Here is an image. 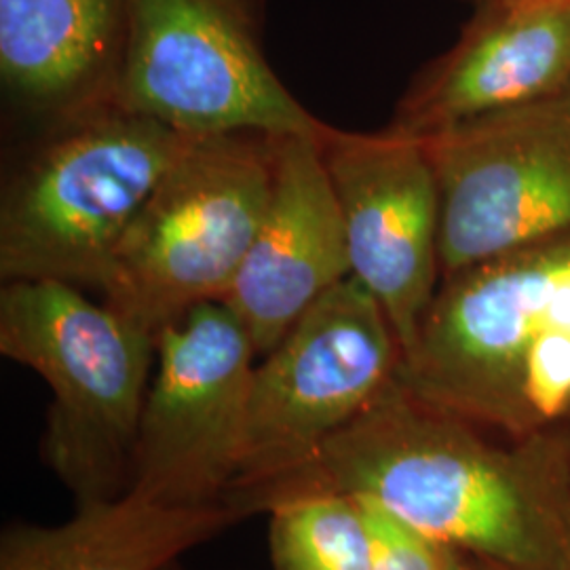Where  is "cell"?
<instances>
[{
	"mask_svg": "<svg viewBox=\"0 0 570 570\" xmlns=\"http://www.w3.org/2000/svg\"><path fill=\"white\" fill-rule=\"evenodd\" d=\"M155 343L127 492L178 508L223 503L244 463L258 355L223 301L188 308Z\"/></svg>",
	"mask_w": 570,
	"mask_h": 570,
	"instance_id": "obj_7",
	"label": "cell"
},
{
	"mask_svg": "<svg viewBox=\"0 0 570 570\" xmlns=\"http://www.w3.org/2000/svg\"><path fill=\"white\" fill-rule=\"evenodd\" d=\"M468 558V556H465ZM469 564L473 567L475 570H508L503 569V567H499V564H490V562H480V560H471L468 558Z\"/></svg>",
	"mask_w": 570,
	"mask_h": 570,
	"instance_id": "obj_18",
	"label": "cell"
},
{
	"mask_svg": "<svg viewBox=\"0 0 570 570\" xmlns=\"http://www.w3.org/2000/svg\"><path fill=\"white\" fill-rule=\"evenodd\" d=\"M320 144L351 275L383 306L404 357L442 284V207L428 144L389 127L357 134L327 122Z\"/></svg>",
	"mask_w": 570,
	"mask_h": 570,
	"instance_id": "obj_10",
	"label": "cell"
},
{
	"mask_svg": "<svg viewBox=\"0 0 570 570\" xmlns=\"http://www.w3.org/2000/svg\"><path fill=\"white\" fill-rule=\"evenodd\" d=\"M0 353L51 389L41 459L77 503L127 492L155 334L79 285L20 279L0 287Z\"/></svg>",
	"mask_w": 570,
	"mask_h": 570,
	"instance_id": "obj_4",
	"label": "cell"
},
{
	"mask_svg": "<svg viewBox=\"0 0 570 570\" xmlns=\"http://www.w3.org/2000/svg\"><path fill=\"white\" fill-rule=\"evenodd\" d=\"M570 87V0H480L461 37L429 61L389 129L425 138Z\"/></svg>",
	"mask_w": 570,
	"mask_h": 570,
	"instance_id": "obj_11",
	"label": "cell"
},
{
	"mask_svg": "<svg viewBox=\"0 0 570 570\" xmlns=\"http://www.w3.org/2000/svg\"><path fill=\"white\" fill-rule=\"evenodd\" d=\"M454 570H475L471 564H469L468 558L461 553V558L456 560V567H454Z\"/></svg>",
	"mask_w": 570,
	"mask_h": 570,
	"instance_id": "obj_19",
	"label": "cell"
},
{
	"mask_svg": "<svg viewBox=\"0 0 570 570\" xmlns=\"http://www.w3.org/2000/svg\"><path fill=\"white\" fill-rule=\"evenodd\" d=\"M473 2H480V0H473Z\"/></svg>",
	"mask_w": 570,
	"mask_h": 570,
	"instance_id": "obj_21",
	"label": "cell"
},
{
	"mask_svg": "<svg viewBox=\"0 0 570 570\" xmlns=\"http://www.w3.org/2000/svg\"><path fill=\"white\" fill-rule=\"evenodd\" d=\"M279 138H188L122 235L104 303L157 336L188 308L223 301L265 218Z\"/></svg>",
	"mask_w": 570,
	"mask_h": 570,
	"instance_id": "obj_5",
	"label": "cell"
},
{
	"mask_svg": "<svg viewBox=\"0 0 570 570\" xmlns=\"http://www.w3.org/2000/svg\"><path fill=\"white\" fill-rule=\"evenodd\" d=\"M397 379L478 428L530 438L570 414V235L442 279Z\"/></svg>",
	"mask_w": 570,
	"mask_h": 570,
	"instance_id": "obj_2",
	"label": "cell"
},
{
	"mask_svg": "<svg viewBox=\"0 0 570 570\" xmlns=\"http://www.w3.org/2000/svg\"><path fill=\"white\" fill-rule=\"evenodd\" d=\"M478 425L395 379L305 461L235 487L242 520L324 494L367 499L471 560L508 570H570L558 494V435L499 449Z\"/></svg>",
	"mask_w": 570,
	"mask_h": 570,
	"instance_id": "obj_1",
	"label": "cell"
},
{
	"mask_svg": "<svg viewBox=\"0 0 570 570\" xmlns=\"http://www.w3.org/2000/svg\"><path fill=\"white\" fill-rule=\"evenodd\" d=\"M0 190V279L102 292L112 256L190 136L119 102L45 122Z\"/></svg>",
	"mask_w": 570,
	"mask_h": 570,
	"instance_id": "obj_3",
	"label": "cell"
},
{
	"mask_svg": "<svg viewBox=\"0 0 570 570\" xmlns=\"http://www.w3.org/2000/svg\"><path fill=\"white\" fill-rule=\"evenodd\" d=\"M127 32V0H0L4 98L41 125L119 102Z\"/></svg>",
	"mask_w": 570,
	"mask_h": 570,
	"instance_id": "obj_13",
	"label": "cell"
},
{
	"mask_svg": "<svg viewBox=\"0 0 570 570\" xmlns=\"http://www.w3.org/2000/svg\"><path fill=\"white\" fill-rule=\"evenodd\" d=\"M273 570H370L372 546L362 499L324 494L268 511Z\"/></svg>",
	"mask_w": 570,
	"mask_h": 570,
	"instance_id": "obj_15",
	"label": "cell"
},
{
	"mask_svg": "<svg viewBox=\"0 0 570 570\" xmlns=\"http://www.w3.org/2000/svg\"><path fill=\"white\" fill-rule=\"evenodd\" d=\"M117 100L184 136L315 134L265 51L266 0H127Z\"/></svg>",
	"mask_w": 570,
	"mask_h": 570,
	"instance_id": "obj_6",
	"label": "cell"
},
{
	"mask_svg": "<svg viewBox=\"0 0 570 570\" xmlns=\"http://www.w3.org/2000/svg\"><path fill=\"white\" fill-rule=\"evenodd\" d=\"M237 522L226 503L178 508L122 492L77 503L58 527H7L0 570H165Z\"/></svg>",
	"mask_w": 570,
	"mask_h": 570,
	"instance_id": "obj_14",
	"label": "cell"
},
{
	"mask_svg": "<svg viewBox=\"0 0 570 570\" xmlns=\"http://www.w3.org/2000/svg\"><path fill=\"white\" fill-rule=\"evenodd\" d=\"M165 570H184L183 569V564H180V562H174V564H169V567H167V569Z\"/></svg>",
	"mask_w": 570,
	"mask_h": 570,
	"instance_id": "obj_20",
	"label": "cell"
},
{
	"mask_svg": "<svg viewBox=\"0 0 570 570\" xmlns=\"http://www.w3.org/2000/svg\"><path fill=\"white\" fill-rule=\"evenodd\" d=\"M442 207V279L570 235V87L423 138Z\"/></svg>",
	"mask_w": 570,
	"mask_h": 570,
	"instance_id": "obj_8",
	"label": "cell"
},
{
	"mask_svg": "<svg viewBox=\"0 0 570 570\" xmlns=\"http://www.w3.org/2000/svg\"><path fill=\"white\" fill-rule=\"evenodd\" d=\"M558 494L567 524L570 548V438H558Z\"/></svg>",
	"mask_w": 570,
	"mask_h": 570,
	"instance_id": "obj_17",
	"label": "cell"
},
{
	"mask_svg": "<svg viewBox=\"0 0 570 570\" xmlns=\"http://www.w3.org/2000/svg\"><path fill=\"white\" fill-rule=\"evenodd\" d=\"M322 129L279 138L265 218L223 298L258 357L324 292L351 275L345 223L322 157Z\"/></svg>",
	"mask_w": 570,
	"mask_h": 570,
	"instance_id": "obj_12",
	"label": "cell"
},
{
	"mask_svg": "<svg viewBox=\"0 0 570 570\" xmlns=\"http://www.w3.org/2000/svg\"><path fill=\"white\" fill-rule=\"evenodd\" d=\"M400 364L397 336L366 285L353 275L332 285L254 367L230 489L305 461L397 379Z\"/></svg>",
	"mask_w": 570,
	"mask_h": 570,
	"instance_id": "obj_9",
	"label": "cell"
},
{
	"mask_svg": "<svg viewBox=\"0 0 570 570\" xmlns=\"http://www.w3.org/2000/svg\"><path fill=\"white\" fill-rule=\"evenodd\" d=\"M362 503L372 546L370 570H454L461 551L435 541L374 501L362 499Z\"/></svg>",
	"mask_w": 570,
	"mask_h": 570,
	"instance_id": "obj_16",
	"label": "cell"
}]
</instances>
